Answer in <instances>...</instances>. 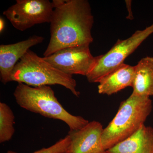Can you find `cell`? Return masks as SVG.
I'll use <instances>...</instances> for the list:
<instances>
[{"instance_id":"obj_1","label":"cell","mask_w":153,"mask_h":153,"mask_svg":"<svg viewBox=\"0 0 153 153\" xmlns=\"http://www.w3.org/2000/svg\"><path fill=\"white\" fill-rule=\"evenodd\" d=\"M50 41L44 57L68 47L90 45L94 22L87 0H53Z\"/></svg>"},{"instance_id":"obj_2","label":"cell","mask_w":153,"mask_h":153,"mask_svg":"<svg viewBox=\"0 0 153 153\" xmlns=\"http://www.w3.org/2000/svg\"><path fill=\"white\" fill-rule=\"evenodd\" d=\"M13 94L17 103L22 108L45 117L64 122L70 131L80 129L89 122L82 117L68 112L49 85L32 87L19 83Z\"/></svg>"},{"instance_id":"obj_3","label":"cell","mask_w":153,"mask_h":153,"mask_svg":"<svg viewBox=\"0 0 153 153\" xmlns=\"http://www.w3.org/2000/svg\"><path fill=\"white\" fill-rule=\"evenodd\" d=\"M152 109L150 97L132 93L121 102L116 114L104 128L102 140L107 151L128 138L144 124Z\"/></svg>"},{"instance_id":"obj_4","label":"cell","mask_w":153,"mask_h":153,"mask_svg":"<svg viewBox=\"0 0 153 153\" xmlns=\"http://www.w3.org/2000/svg\"><path fill=\"white\" fill-rule=\"evenodd\" d=\"M10 81L32 87L57 84L70 90L75 96L80 95L76 90V82L72 75L58 70L30 49L15 66Z\"/></svg>"},{"instance_id":"obj_5","label":"cell","mask_w":153,"mask_h":153,"mask_svg":"<svg viewBox=\"0 0 153 153\" xmlns=\"http://www.w3.org/2000/svg\"><path fill=\"white\" fill-rule=\"evenodd\" d=\"M153 33V23L144 30H137L127 39L118 40L105 54L96 56L95 64L86 76L88 81L98 82L103 76L124 63L126 58Z\"/></svg>"},{"instance_id":"obj_6","label":"cell","mask_w":153,"mask_h":153,"mask_svg":"<svg viewBox=\"0 0 153 153\" xmlns=\"http://www.w3.org/2000/svg\"><path fill=\"white\" fill-rule=\"evenodd\" d=\"M3 12L14 27L24 31L34 25L50 23L53 13L52 2L48 0H17Z\"/></svg>"},{"instance_id":"obj_7","label":"cell","mask_w":153,"mask_h":153,"mask_svg":"<svg viewBox=\"0 0 153 153\" xmlns=\"http://www.w3.org/2000/svg\"><path fill=\"white\" fill-rule=\"evenodd\" d=\"M43 58L58 70L72 76H87L96 61L88 45L65 48Z\"/></svg>"},{"instance_id":"obj_8","label":"cell","mask_w":153,"mask_h":153,"mask_svg":"<svg viewBox=\"0 0 153 153\" xmlns=\"http://www.w3.org/2000/svg\"><path fill=\"white\" fill-rule=\"evenodd\" d=\"M102 125L94 120L80 129L69 131L70 143L66 153H107L102 140Z\"/></svg>"},{"instance_id":"obj_9","label":"cell","mask_w":153,"mask_h":153,"mask_svg":"<svg viewBox=\"0 0 153 153\" xmlns=\"http://www.w3.org/2000/svg\"><path fill=\"white\" fill-rule=\"evenodd\" d=\"M44 39L42 36H33L15 44L0 46V75L3 84L10 82L15 66L30 48L42 43Z\"/></svg>"},{"instance_id":"obj_10","label":"cell","mask_w":153,"mask_h":153,"mask_svg":"<svg viewBox=\"0 0 153 153\" xmlns=\"http://www.w3.org/2000/svg\"><path fill=\"white\" fill-rule=\"evenodd\" d=\"M106 152L107 153H153V128L143 125L130 137Z\"/></svg>"},{"instance_id":"obj_11","label":"cell","mask_w":153,"mask_h":153,"mask_svg":"<svg viewBox=\"0 0 153 153\" xmlns=\"http://www.w3.org/2000/svg\"><path fill=\"white\" fill-rule=\"evenodd\" d=\"M134 70V66L122 64L99 80L98 93L111 95L126 87H132Z\"/></svg>"},{"instance_id":"obj_12","label":"cell","mask_w":153,"mask_h":153,"mask_svg":"<svg viewBox=\"0 0 153 153\" xmlns=\"http://www.w3.org/2000/svg\"><path fill=\"white\" fill-rule=\"evenodd\" d=\"M132 93L137 95H153V57L147 56L134 66Z\"/></svg>"},{"instance_id":"obj_13","label":"cell","mask_w":153,"mask_h":153,"mask_svg":"<svg viewBox=\"0 0 153 153\" xmlns=\"http://www.w3.org/2000/svg\"><path fill=\"white\" fill-rule=\"evenodd\" d=\"M15 118L10 107L5 103L0 102V143L12 139L15 131Z\"/></svg>"},{"instance_id":"obj_14","label":"cell","mask_w":153,"mask_h":153,"mask_svg":"<svg viewBox=\"0 0 153 153\" xmlns=\"http://www.w3.org/2000/svg\"><path fill=\"white\" fill-rule=\"evenodd\" d=\"M70 143V137L68 134L51 146L47 148H42L41 149L32 153H66ZM7 153H17L9 151Z\"/></svg>"},{"instance_id":"obj_15","label":"cell","mask_w":153,"mask_h":153,"mask_svg":"<svg viewBox=\"0 0 153 153\" xmlns=\"http://www.w3.org/2000/svg\"><path fill=\"white\" fill-rule=\"evenodd\" d=\"M125 1L126 4V7L128 12V19L132 20V19H133V17L132 14L131 10V1Z\"/></svg>"},{"instance_id":"obj_16","label":"cell","mask_w":153,"mask_h":153,"mask_svg":"<svg viewBox=\"0 0 153 153\" xmlns=\"http://www.w3.org/2000/svg\"><path fill=\"white\" fill-rule=\"evenodd\" d=\"M4 22L2 18H1V19H0V31H1V33L4 30Z\"/></svg>"}]
</instances>
